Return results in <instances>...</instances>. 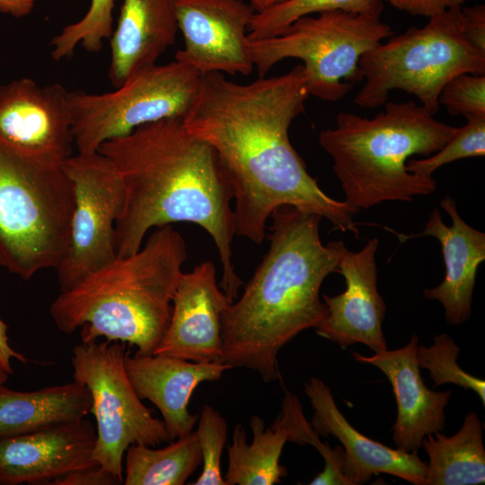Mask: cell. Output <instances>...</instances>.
Instances as JSON below:
<instances>
[{"instance_id": "obj_1", "label": "cell", "mask_w": 485, "mask_h": 485, "mask_svg": "<svg viewBox=\"0 0 485 485\" xmlns=\"http://www.w3.org/2000/svg\"><path fill=\"white\" fill-rule=\"evenodd\" d=\"M309 96L302 65L249 84L217 72L202 75L181 120L190 134L216 152L233 190L235 235L261 243L271 214L290 206L358 237L354 219L358 209L327 195L290 142L289 128Z\"/></svg>"}, {"instance_id": "obj_2", "label": "cell", "mask_w": 485, "mask_h": 485, "mask_svg": "<svg viewBox=\"0 0 485 485\" xmlns=\"http://www.w3.org/2000/svg\"><path fill=\"white\" fill-rule=\"evenodd\" d=\"M99 152L119 172L125 203L115 224L117 255L137 251L152 228L189 222L212 238L222 265L219 287L234 301L242 284L232 261L233 190L214 149L181 119L143 125L105 142Z\"/></svg>"}, {"instance_id": "obj_3", "label": "cell", "mask_w": 485, "mask_h": 485, "mask_svg": "<svg viewBox=\"0 0 485 485\" xmlns=\"http://www.w3.org/2000/svg\"><path fill=\"white\" fill-rule=\"evenodd\" d=\"M270 218L268 251L221 316L220 362L252 369L267 383L280 379V349L325 317L320 289L337 272L344 245L322 242L319 215L283 206Z\"/></svg>"}, {"instance_id": "obj_4", "label": "cell", "mask_w": 485, "mask_h": 485, "mask_svg": "<svg viewBox=\"0 0 485 485\" xmlns=\"http://www.w3.org/2000/svg\"><path fill=\"white\" fill-rule=\"evenodd\" d=\"M187 260V246L172 225L155 228L146 242L117 257L68 290L49 307L66 334L82 328V342L129 343L151 355L169 325L172 297Z\"/></svg>"}, {"instance_id": "obj_5", "label": "cell", "mask_w": 485, "mask_h": 485, "mask_svg": "<svg viewBox=\"0 0 485 485\" xmlns=\"http://www.w3.org/2000/svg\"><path fill=\"white\" fill-rule=\"evenodd\" d=\"M456 129L414 101H387L373 118L340 111L335 126L320 132L319 143L333 161L345 200L359 210L432 194L433 177L411 173L407 162L436 153Z\"/></svg>"}, {"instance_id": "obj_6", "label": "cell", "mask_w": 485, "mask_h": 485, "mask_svg": "<svg viewBox=\"0 0 485 485\" xmlns=\"http://www.w3.org/2000/svg\"><path fill=\"white\" fill-rule=\"evenodd\" d=\"M62 163L0 137V267L23 279L66 255L75 199Z\"/></svg>"}, {"instance_id": "obj_7", "label": "cell", "mask_w": 485, "mask_h": 485, "mask_svg": "<svg viewBox=\"0 0 485 485\" xmlns=\"http://www.w3.org/2000/svg\"><path fill=\"white\" fill-rule=\"evenodd\" d=\"M423 27L392 35L359 59L366 82L354 98L365 109L384 106L392 91L417 97L432 115L440 109L444 85L463 73L485 75V52L464 34L462 6L428 18Z\"/></svg>"}, {"instance_id": "obj_8", "label": "cell", "mask_w": 485, "mask_h": 485, "mask_svg": "<svg viewBox=\"0 0 485 485\" xmlns=\"http://www.w3.org/2000/svg\"><path fill=\"white\" fill-rule=\"evenodd\" d=\"M303 16L280 33L247 41L259 77L287 58L304 62L310 95L327 101L344 98L363 79L361 56L393 35L379 17L326 11Z\"/></svg>"}, {"instance_id": "obj_9", "label": "cell", "mask_w": 485, "mask_h": 485, "mask_svg": "<svg viewBox=\"0 0 485 485\" xmlns=\"http://www.w3.org/2000/svg\"><path fill=\"white\" fill-rule=\"evenodd\" d=\"M202 75L175 59L155 65L104 93L68 92L74 146L77 153L98 152L107 141L146 124L182 119L200 88Z\"/></svg>"}, {"instance_id": "obj_10", "label": "cell", "mask_w": 485, "mask_h": 485, "mask_svg": "<svg viewBox=\"0 0 485 485\" xmlns=\"http://www.w3.org/2000/svg\"><path fill=\"white\" fill-rule=\"evenodd\" d=\"M123 342L97 340L74 347V380L88 389L96 420L93 458L123 481V457L133 444L170 442L163 420L154 418L133 389L124 366Z\"/></svg>"}, {"instance_id": "obj_11", "label": "cell", "mask_w": 485, "mask_h": 485, "mask_svg": "<svg viewBox=\"0 0 485 485\" xmlns=\"http://www.w3.org/2000/svg\"><path fill=\"white\" fill-rule=\"evenodd\" d=\"M62 164L72 181L75 201L68 247L56 269L60 292L117 257L115 224L126 196L119 172L99 151L77 153Z\"/></svg>"}, {"instance_id": "obj_12", "label": "cell", "mask_w": 485, "mask_h": 485, "mask_svg": "<svg viewBox=\"0 0 485 485\" xmlns=\"http://www.w3.org/2000/svg\"><path fill=\"white\" fill-rule=\"evenodd\" d=\"M184 48L175 55L202 75H248L254 68L248 28L255 14L242 0H172Z\"/></svg>"}, {"instance_id": "obj_13", "label": "cell", "mask_w": 485, "mask_h": 485, "mask_svg": "<svg viewBox=\"0 0 485 485\" xmlns=\"http://www.w3.org/2000/svg\"><path fill=\"white\" fill-rule=\"evenodd\" d=\"M378 246L377 238L367 240L357 251L344 244L337 272L343 276L346 289L333 296L322 295L326 315L316 333L341 348L361 343L375 353L387 349L383 332L386 305L377 288Z\"/></svg>"}, {"instance_id": "obj_14", "label": "cell", "mask_w": 485, "mask_h": 485, "mask_svg": "<svg viewBox=\"0 0 485 485\" xmlns=\"http://www.w3.org/2000/svg\"><path fill=\"white\" fill-rule=\"evenodd\" d=\"M68 92L61 84L39 85L20 78L0 85V137L46 159L73 155Z\"/></svg>"}, {"instance_id": "obj_15", "label": "cell", "mask_w": 485, "mask_h": 485, "mask_svg": "<svg viewBox=\"0 0 485 485\" xmlns=\"http://www.w3.org/2000/svg\"><path fill=\"white\" fill-rule=\"evenodd\" d=\"M232 302L216 282L212 261L182 272L173 294L169 325L153 355L193 362L220 361L221 316Z\"/></svg>"}, {"instance_id": "obj_16", "label": "cell", "mask_w": 485, "mask_h": 485, "mask_svg": "<svg viewBox=\"0 0 485 485\" xmlns=\"http://www.w3.org/2000/svg\"><path fill=\"white\" fill-rule=\"evenodd\" d=\"M96 430L88 420L0 438V485L49 484L71 471L99 464Z\"/></svg>"}, {"instance_id": "obj_17", "label": "cell", "mask_w": 485, "mask_h": 485, "mask_svg": "<svg viewBox=\"0 0 485 485\" xmlns=\"http://www.w3.org/2000/svg\"><path fill=\"white\" fill-rule=\"evenodd\" d=\"M313 409L311 425L319 434L332 436L344 450L343 473L349 485L368 482L373 475L389 474L414 485H426L427 463L417 452L408 453L375 441L357 430L338 408L331 388L317 377L304 383Z\"/></svg>"}, {"instance_id": "obj_18", "label": "cell", "mask_w": 485, "mask_h": 485, "mask_svg": "<svg viewBox=\"0 0 485 485\" xmlns=\"http://www.w3.org/2000/svg\"><path fill=\"white\" fill-rule=\"evenodd\" d=\"M440 207L449 215L451 225H445L439 210L434 208L421 233L397 234V237L401 242L422 236H432L439 242L445 278L436 287L424 289L423 295L442 304L449 325H460L468 321L472 313L477 270L485 260V234L462 218L452 197L445 196Z\"/></svg>"}, {"instance_id": "obj_19", "label": "cell", "mask_w": 485, "mask_h": 485, "mask_svg": "<svg viewBox=\"0 0 485 485\" xmlns=\"http://www.w3.org/2000/svg\"><path fill=\"white\" fill-rule=\"evenodd\" d=\"M418 345L414 334L398 349L369 357L352 352L357 361L377 367L389 380L397 404L392 439L396 448L408 453L417 452L428 435L444 429L445 409L452 395L451 390L436 392L426 386L417 361Z\"/></svg>"}, {"instance_id": "obj_20", "label": "cell", "mask_w": 485, "mask_h": 485, "mask_svg": "<svg viewBox=\"0 0 485 485\" xmlns=\"http://www.w3.org/2000/svg\"><path fill=\"white\" fill-rule=\"evenodd\" d=\"M128 378L137 396L160 410L171 442L193 431L198 415L188 410L196 387L215 382L230 366L220 361L193 362L163 355L125 356Z\"/></svg>"}, {"instance_id": "obj_21", "label": "cell", "mask_w": 485, "mask_h": 485, "mask_svg": "<svg viewBox=\"0 0 485 485\" xmlns=\"http://www.w3.org/2000/svg\"><path fill=\"white\" fill-rule=\"evenodd\" d=\"M178 24L172 0H122L110 38L108 78L118 88L157 60L175 42Z\"/></svg>"}, {"instance_id": "obj_22", "label": "cell", "mask_w": 485, "mask_h": 485, "mask_svg": "<svg viewBox=\"0 0 485 485\" xmlns=\"http://www.w3.org/2000/svg\"><path fill=\"white\" fill-rule=\"evenodd\" d=\"M86 386L76 382L18 392L0 385V438L77 421L91 413Z\"/></svg>"}, {"instance_id": "obj_23", "label": "cell", "mask_w": 485, "mask_h": 485, "mask_svg": "<svg viewBox=\"0 0 485 485\" xmlns=\"http://www.w3.org/2000/svg\"><path fill=\"white\" fill-rule=\"evenodd\" d=\"M252 442H247L246 431L240 424L234 428L232 443L227 446L226 485H273L287 476L279 463L283 447L289 441V427L280 411L270 428H265L259 416L250 419Z\"/></svg>"}, {"instance_id": "obj_24", "label": "cell", "mask_w": 485, "mask_h": 485, "mask_svg": "<svg viewBox=\"0 0 485 485\" xmlns=\"http://www.w3.org/2000/svg\"><path fill=\"white\" fill-rule=\"evenodd\" d=\"M482 424L472 411L460 429L447 436L428 435L421 443L428 455L426 485H480L485 482V449Z\"/></svg>"}, {"instance_id": "obj_25", "label": "cell", "mask_w": 485, "mask_h": 485, "mask_svg": "<svg viewBox=\"0 0 485 485\" xmlns=\"http://www.w3.org/2000/svg\"><path fill=\"white\" fill-rule=\"evenodd\" d=\"M202 463L196 431L161 449L133 444L126 450L125 485H182Z\"/></svg>"}, {"instance_id": "obj_26", "label": "cell", "mask_w": 485, "mask_h": 485, "mask_svg": "<svg viewBox=\"0 0 485 485\" xmlns=\"http://www.w3.org/2000/svg\"><path fill=\"white\" fill-rule=\"evenodd\" d=\"M382 0H287L265 12L253 15L248 28V39H265L277 35L295 20L313 13L340 10L381 17Z\"/></svg>"}, {"instance_id": "obj_27", "label": "cell", "mask_w": 485, "mask_h": 485, "mask_svg": "<svg viewBox=\"0 0 485 485\" xmlns=\"http://www.w3.org/2000/svg\"><path fill=\"white\" fill-rule=\"evenodd\" d=\"M115 0H91L85 14L75 23L66 25L50 41L55 61L73 57L78 45L86 51L98 52L104 40L113 31Z\"/></svg>"}, {"instance_id": "obj_28", "label": "cell", "mask_w": 485, "mask_h": 485, "mask_svg": "<svg viewBox=\"0 0 485 485\" xmlns=\"http://www.w3.org/2000/svg\"><path fill=\"white\" fill-rule=\"evenodd\" d=\"M282 401V413L289 427V442L300 445H311L324 460L323 470L309 483L310 485H349L343 473L344 450L341 445L331 448L322 442L319 434L304 417L297 396L287 389Z\"/></svg>"}, {"instance_id": "obj_29", "label": "cell", "mask_w": 485, "mask_h": 485, "mask_svg": "<svg viewBox=\"0 0 485 485\" xmlns=\"http://www.w3.org/2000/svg\"><path fill=\"white\" fill-rule=\"evenodd\" d=\"M461 348L447 333L434 337L429 347L418 345L416 356L419 366L429 371L433 388L454 384L465 390L473 391L485 404V382L461 368L457 358Z\"/></svg>"}, {"instance_id": "obj_30", "label": "cell", "mask_w": 485, "mask_h": 485, "mask_svg": "<svg viewBox=\"0 0 485 485\" xmlns=\"http://www.w3.org/2000/svg\"><path fill=\"white\" fill-rule=\"evenodd\" d=\"M454 136L436 153L423 159H411L407 168L411 173L432 177L443 165L456 160L485 155V116L466 119Z\"/></svg>"}, {"instance_id": "obj_31", "label": "cell", "mask_w": 485, "mask_h": 485, "mask_svg": "<svg viewBox=\"0 0 485 485\" xmlns=\"http://www.w3.org/2000/svg\"><path fill=\"white\" fill-rule=\"evenodd\" d=\"M197 435L203 468L193 485H226L221 472V456L227 439V424L222 415L205 404L198 418Z\"/></svg>"}, {"instance_id": "obj_32", "label": "cell", "mask_w": 485, "mask_h": 485, "mask_svg": "<svg viewBox=\"0 0 485 485\" xmlns=\"http://www.w3.org/2000/svg\"><path fill=\"white\" fill-rule=\"evenodd\" d=\"M438 101L452 115L485 116V75L459 74L442 88Z\"/></svg>"}, {"instance_id": "obj_33", "label": "cell", "mask_w": 485, "mask_h": 485, "mask_svg": "<svg viewBox=\"0 0 485 485\" xmlns=\"http://www.w3.org/2000/svg\"><path fill=\"white\" fill-rule=\"evenodd\" d=\"M122 481L112 472L95 464L76 469L53 480L50 485H117Z\"/></svg>"}, {"instance_id": "obj_34", "label": "cell", "mask_w": 485, "mask_h": 485, "mask_svg": "<svg viewBox=\"0 0 485 485\" xmlns=\"http://www.w3.org/2000/svg\"><path fill=\"white\" fill-rule=\"evenodd\" d=\"M392 6L411 15L430 18L454 7H460L466 0H385Z\"/></svg>"}, {"instance_id": "obj_35", "label": "cell", "mask_w": 485, "mask_h": 485, "mask_svg": "<svg viewBox=\"0 0 485 485\" xmlns=\"http://www.w3.org/2000/svg\"><path fill=\"white\" fill-rule=\"evenodd\" d=\"M464 34L478 49L485 52V5L462 8Z\"/></svg>"}, {"instance_id": "obj_36", "label": "cell", "mask_w": 485, "mask_h": 485, "mask_svg": "<svg viewBox=\"0 0 485 485\" xmlns=\"http://www.w3.org/2000/svg\"><path fill=\"white\" fill-rule=\"evenodd\" d=\"M15 358L25 363L26 358L20 353L16 352L9 344L7 336V326L0 319V360L9 373H13L11 360Z\"/></svg>"}, {"instance_id": "obj_37", "label": "cell", "mask_w": 485, "mask_h": 485, "mask_svg": "<svg viewBox=\"0 0 485 485\" xmlns=\"http://www.w3.org/2000/svg\"><path fill=\"white\" fill-rule=\"evenodd\" d=\"M34 7V0H0V12L13 17L28 15Z\"/></svg>"}, {"instance_id": "obj_38", "label": "cell", "mask_w": 485, "mask_h": 485, "mask_svg": "<svg viewBox=\"0 0 485 485\" xmlns=\"http://www.w3.org/2000/svg\"><path fill=\"white\" fill-rule=\"evenodd\" d=\"M287 0H250L251 6L254 9L255 13L265 12Z\"/></svg>"}, {"instance_id": "obj_39", "label": "cell", "mask_w": 485, "mask_h": 485, "mask_svg": "<svg viewBox=\"0 0 485 485\" xmlns=\"http://www.w3.org/2000/svg\"><path fill=\"white\" fill-rule=\"evenodd\" d=\"M9 375L10 373L0 360V385L4 384L6 382Z\"/></svg>"}]
</instances>
